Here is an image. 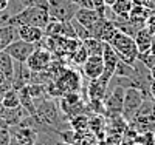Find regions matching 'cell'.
<instances>
[{
	"instance_id": "44dd1931",
	"label": "cell",
	"mask_w": 155,
	"mask_h": 145,
	"mask_svg": "<svg viewBox=\"0 0 155 145\" xmlns=\"http://www.w3.org/2000/svg\"><path fill=\"white\" fill-rule=\"evenodd\" d=\"M14 60L8 54L6 51H0V70L3 71V74L6 76L8 80L12 79V73H14Z\"/></svg>"
},
{
	"instance_id": "52a82bcc",
	"label": "cell",
	"mask_w": 155,
	"mask_h": 145,
	"mask_svg": "<svg viewBox=\"0 0 155 145\" xmlns=\"http://www.w3.org/2000/svg\"><path fill=\"white\" fill-rule=\"evenodd\" d=\"M51 62H53V54H51V51L47 49L42 45H37V48L27 59L25 65H27L31 71H45V70H48Z\"/></svg>"
},
{
	"instance_id": "3957f363",
	"label": "cell",
	"mask_w": 155,
	"mask_h": 145,
	"mask_svg": "<svg viewBox=\"0 0 155 145\" xmlns=\"http://www.w3.org/2000/svg\"><path fill=\"white\" fill-rule=\"evenodd\" d=\"M109 45L115 49V52L118 54L120 60H123L129 65L135 63V60L138 57V48H137V43H135L132 36H127V34L118 31L112 37Z\"/></svg>"
},
{
	"instance_id": "83f0119b",
	"label": "cell",
	"mask_w": 155,
	"mask_h": 145,
	"mask_svg": "<svg viewBox=\"0 0 155 145\" xmlns=\"http://www.w3.org/2000/svg\"><path fill=\"white\" fill-rule=\"evenodd\" d=\"M144 26L147 28V31H149L152 36H155V11H152L150 14L147 16V19H146V22H144Z\"/></svg>"
},
{
	"instance_id": "8992f818",
	"label": "cell",
	"mask_w": 155,
	"mask_h": 145,
	"mask_svg": "<svg viewBox=\"0 0 155 145\" xmlns=\"http://www.w3.org/2000/svg\"><path fill=\"white\" fill-rule=\"evenodd\" d=\"M124 91L126 88L112 85V88H107L106 97L102 99L104 102V113L110 117H118L123 113V102H124Z\"/></svg>"
},
{
	"instance_id": "e0dca14e",
	"label": "cell",
	"mask_w": 155,
	"mask_h": 145,
	"mask_svg": "<svg viewBox=\"0 0 155 145\" xmlns=\"http://www.w3.org/2000/svg\"><path fill=\"white\" fill-rule=\"evenodd\" d=\"M152 37H153V36L147 31L146 26H143V28H141V30L135 34L134 40H135V43H137L138 52H146V51H149L150 42H152Z\"/></svg>"
},
{
	"instance_id": "4316f807",
	"label": "cell",
	"mask_w": 155,
	"mask_h": 145,
	"mask_svg": "<svg viewBox=\"0 0 155 145\" xmlns=\"http://www.w3.org/2000/svg\"><path fill=\"white\" fill-rule=\"evenodd\" d=\"M19 2L25 6H39V8H45L48 9V0H19Z\"/></svg>"
},
{
	"instance_id": "8fae6325",
	"label": "cell",
	"mask_w": 155,
	"mask_h": 145,
	"mask_svg": "<svg viewBox=\"0 0 155 145\" xmlns=\"http://www.w3.org/2000/svg\"><path fill=\"white\" fill-rule=\"evenodd\" d=\"M45 36L48 37H68V39H76L74 28L71 22H56L51 20L45 28Z\"/></svg>"
},
{
	"instance_id": "8d00e7d4",
	"label": "cell",
	"mask_w": 155,
	"mask_h": 145,
	"mask_svg": "<svg viewBox=\"0 0 155 145\" xmlns=\"http://www.w3.org/2000/svg\"><path fill=\"white\" fill-rule=\"evenodd\" d=\"M150 79L155 82V67H152V68H150Z\"/></svg>"
},
{
	"instance_id": "6da1fadb",
	"label": "cell",
	"mask_w": 155,
	"mask_h": 145,
	"mask_svg": "<svg viewBox=\"0 0 155 145\" xmlns=\"http://www.w3.org/2000/svg\"><path fill=\"white\" fill-rule=\"evenodd\" d=\"M51 22L48 9L45 8H39V6H25L22 11L12 14L8 20L9 26L19 28L22 25H33L39 26V28H45V26Z\"/></svg>"
},
{
	"instance_id": "cb8c5ba5",
	"label": "cell",
	"mask_w": 155,
	"mask_h": 145,
	"mask_svg": "<svg viewBox=\"0 0 155 145\" xmlns=\"http://www.w3.org/2000/svg\"><path fill=\"white\" fill-rule=\"evenodd\" d=\"M113 76H118V77H134L135 76V68H134V65H129V63H126L123 60H118Z\"/></svg>"
},
{
	"instance_id": "f1b7e54d",
	"label": "cell",
	"mask_w": 155,
	"mask_h": 145,
	"mask_svg": "<svg viewBox=\"0 0 155 145\" xmlns=\"http://www.w3.org/2000/svg\"><path fill=\"white\" fill-rule=\"evenodd\" d=\"M12 136L9 130H0V145H9Z\"/></svg>"
},
{
	"instance_id": "484cf974",
	"label": "cell",
	"mask_w": 155,
	"mask_h": 145,
	"mask_svg": "<svg viewBox=\"0 0 155 145\" xmlns=\"http://www.w3.org/2000/svg\"><path fill=\"white\" fill-rule=\"evenodd\" d=\"M137 60H140V62L143 63L146 68H149V70H150L152 67H155V54H153V52H150V51H146V52H138Z\"/></svg>"
},
{
	"instance_id": "e575fe53",
	"label": "cell",
	"mask_w": 155,
	"mask_h": 145,
	"mask_svg": "<svg viewBox=\"0 0 155 145\" xmlns=\"http://www.w3.org/2000/svg\"><path fill=\"white\" fill-rule=\"evenodd\" d=\"M149 51L155 54V36L152 37V42H150V48H149Z\"/></svg>"
},
{
	"instance_id": "9a60e30c",
	"label": "cell",
	"mask_w": 155,
	"mask_h": 145,
	"mask_svg": "<svg viewBox=\"0 0 155 145\" xmlns=\"http://www.w3.org/2000/svg\"><path fill=\"white\" fill-rule=\"evenodd\" d=\"M99 19H101V16L96 12V9H88V8H79L74 14V20H78L88 31L96 25V22Z\"/></svg>"
},
{
	"instance_id": "30bf717a",
	"label": "cell",
	"mask_w": 155,
	"mask_h": 145,
	"mask_svg": "<svg viewBox=\"0 0 155 145\" xmlns=\"http://www.w3.org/2000/svg\"><path fill=\"white\" fill-rule=\"evenodd\" d=\"M9 131H11L12 139L20 145H36L37 143L39 133L34 128L25 127V125H12L9 127Z\"/></svg>"
},
{
	"instance_id": "d6986e66",
	"label": "cell",
	"mask_w": 155,
	"mask_h": 145,
	"mask_svg": "<svg viewBox=\"0 0 155 145\" xmlns=\"http://www.w3.org/2000/svg\"><path fill=\"white\" fill-rule=\"evenodd\" d=\"M16 39H17V30L14 26H9V25L0 26V51H3Z\"/></svg>"
},
{
	"instance_id": "277c9868",
	"label": "cell",
	"mask_w": 155,
	"mask_h": 145,
	"mask_svg": "<svg viewBox=\"0 0 155 145\" xmlns=\"http://www.w3.org/2000/svg\"><path fill=\"white\" fill-rule=\"evenodd\" d=\"M147 96L149 94H146L144 91H141L138 88H126L124 102H123V113H121V117L126 122H130L137 116L138 110L141 108V105H143V102Z\"/></svg>"
},
{
	"instance_id": "f546056e",
	"label": "cell",
	"mask_w": 155,
	"mask_h": 145,
	"mask_svg": "<svg viewBox=\"0 0 155 145\" xmlns=\"http://www.w3.org/2000/svg\"><path fill=\"white\" fill-rule=\"evenodd\" d=\"M9 88H12V85H11V80H6L5 84H2L0 85V103H2V100H3V96H5V93L9 90Z\"/></svg>"
},
{
	"instance_id": "d590c367",
	"label": "cell",
	"mask_w": 155,
	"mask_h": 145,
	"mask_svg": "<svg viewBox=\"0 0 155 145\" xmlns=\"http://www.w3.org/2000/svg\"><path fill=\"white\" fill-rule=\"evenodd\" d=\"M102 2L106 3V6H109V8H110V6H112L115 2H116V0H102Z\"/></svg>"
},
{
	"instance_id": "4fadbf2b",
	"label": "cell",
	"mask_w": 155,
	"mask_h": 145,
	"mask_svg": "<svg viewBox=\"0 0 155 145\" xmlns=\"http://www.w3.org/2000/svg\"><path fill=\"white\" fill-rule=\"evenodd\" d=\"M104 71V60L102 56H88V59L82 65V73L88 80L98 79Z\"/></svg>"
},
{
	"instance_id": "7402d4cb",
	"label": "cell",
	"mask_w": 155,
	"mask_h": 145,
	"mask_svg": "<svg viewBox=\"0 0 155 145\" xmlns=\"http://www.w3.org/2000/svg\"><path fill=\"white\" fill-rule=\"evenodd\" d=\"M2 103H3V107H6V108H16V107H19V105H20L19 91L14 90V88H9L5 93V96H3Z\"/></svg>"
},
{
	"instance_id": "2e32d148",
	"label": "cell",
	"mask_w": 155,
	"mask_h": 145,
	"mask_svg": "<svg viewBox=\"0 0 155 145\" xmlns=\"http://www.w3.org/2000/svg\"><path fill=\"white\" fill-rule=\"evenodd\" d=\"M107 88H109V84H106L102 79H93V80H88V85H87V96H88V100L90 99H98V100H102L106 97V93H107Z\"/></svg>"
},
{
	"instance_id": "1f68e13d",
	"label": "cell",
	"mask_w": 155,
	"mask_h": 145,
	"mask_svg": "<svg viewBox=\"0 0 155 145\" xmlns=\"http://www.w3.org/2000/svg\"><path fill=\"white\" fill-rule=\"evenodd\" d=\"M0 130H9V124L2 117H0Z\"/></svg>"
},
{
	"instance_id": "ffe728a7",
	"label": "cell",
	"mask_w": 155,
	"mask_h": 145,
	"mask_svg": "<svg viewBox=\"0 0 155 145\" xmlns=\"http://www.w3.org/2000/svg\"><path fill=\"white\" fill-rule=\"evenodd\" d=\"M19 91V100H20V107L27 111L28 114H36V105H34V99L31 97V94H30V91H28V88L27 87H23V88H20V90H17Z\"/></svg>"
},
{
	"instance_id": "d6a6232c",
	"label": "cell",
	"mask_w": 155,
	"mask_h": 145,
	"mask_svg": "<svg viewBox=\"0 0 155 145\" xmlns=\"http://www.w3.org/2000/svg\"><path fill=\"white\" fill-rule=\"evenodd\" d=\"M8 5H9V0H0V11L6 9V8H8Z\"/></svg>"
},
{
	"instance_id": "7a4b0ae2",
	"label": "cell",
	"mask_w": 155,
	"mask_h": 145,
	"mask_svg": "<svg viewBox=\"0 0 155 145\" xmlns=\"http://www.w3.org/2000/svg\"><path fill=\"white\" fill-rule=\"evenodd\" d=\"M34 105H36V116L37 121L42 125L54 130L58 125L64 124V114H61L59 105L51 99V97H41V99H34Z\"/></svg>"
},
{
	"instance_id": "f35d334b",
	"label": "cell",
	"mask_w": 155,
	"mask_h": 145,
	"mask_svg": "<svg viewBox=\"0 0 155 145\" xmlns=\"http://www.w3.org/2000/svg\"><path fill=\"white\" fill-rule=\"evenodd\" d=\"M9 145H20V143H17L14 139H11V143H9Z\"/></svg>"
},
{
	"instance_id": "ac0fdd59",
	"label": "cell",
	"mask_w": 155,
	"mask_h": 145,
	"mask_svg": "<svg viewBox=\"0 0 155 145\" xmlns=\"http://www.w3.org/2000/svg\"><path fill=\"white\" fill-rule=\"evenodd\" d=\"M81 43L87 49L88 56H102L104 45H106V42L99 40V39H96V37H88V39H85V40H82Z\"/></svg>"
},
{
	"instance_id": "ba28073f",
	"label": "cell",
	"mask_w": 155,
	"mask_h": 145,
	"mask_svg": "<svg viewBox=\"0 0 155 145\" xmlns=\"http://www.w3.org/2000/svg\"><path fill=\"white\" fill-rule=\"evenodd\" d=\"M37 45L39 43H30V42H25V40H22V39L17 37L16 40H12L3 51H6L14 62L25 63L27 59L30 57V54L37 48Z\"/></svg>"
},
{
	"instance_id": "5bb4252c",
	"label": "cell",
	"mask_w": 155,
	"mask_h": 145,
	"mask_svg": "<svg viewBox=\"0 0 155 145\" xmlns=\"http://www.w3.org/2000/svg\"><path fill=\"white\" fill-rule=\"evenodd\" d=\"M16 30H17V37L25 40V42H30V43H41L45 37L44 28H39V26L22 25Z\"/></svg>"
},
{
	"instance_id": "836d02e7",
	"label": "cell",
	"mask_w": 155,
	"mask_h": 145,
	"mask_svg": "<svg viewBox=\"0 0 155 145\" xmlns=\"http://www.w3.org/2000/svg\"><path fill=\"white\" fill-rule=\"evenodd\" d=\"M6 80H8V79H6V76L3 74V71H2V70H0V85H2V84H5Z\"/></svg>"
},
{
	"instance_id": "9c48e42d",
	"label": "cell",
	"mask_w": 155,
	"mask_h": 145,
	"mask_svg": "<svg viewBox=\"0 0 155 145\" xmlns=\"http://www.w3.org/2000/svg\"><path fill=\"white\" fill-rule=\"evenodd\" d=\"M58 88L61 90V94L70 93V91H78L81 88V76L74 70L64 68V71L54 79Z\"/></svg>"
},
{
	"instance_id": "5b68a950",
	"label": "cell",
	"mask_w": 155,
	"mask_h": 145,
	"mask_svg": "<svg viewBox=\"0 0 155 145\" xmlns=\"http://www.w3.org/2000/svg\"><path fill=\"white\" fill-rule=\"evenodd\" d=\"M78 9L79 5L73 0H48V14L51 20L71 22Z\"/></svg>"
},
{
	"instance_id": "d4e9b609",
	"label": "cell",
	"mask_w": 155,
	"mask_h": 145,
	"mask_svg": "<svg viewBox=\"0 0 155 145\" xmlns=\"http://www.w3.org/2000/svg\"><path fill=\"white\" fill-rule=\"evenodd\" d=\"M70 125L74 131H82L88 128V117L85 114H78L70 119Z\"/></svg>"
},
{
	"instance_id": "4dcf8cb0",
	"label": "cell",
	"mask_w": 155,
	"mask_h": 145,
	"mask_svg": "<svg viewBox=\"0 0 155 145\" xmlns=\"http://www.w3.org/2000/svg\"><path fill=\"white\" fill-rule=\"evenodd\" d=\"M149 94H150V97L155 100V82H153V80H152L150 85H149Z\"/></svg>"
},
{
	"instance_id": "74e56055",
	"label": "cell",
	"mask_w": 155,
	"mask_h": 145,
	"mask_svg": "<svg viewBox=\"0 0 155 145\" xmlns=\"http://www.w3.org/2000/svg\"><path fill=\"white\" fill-rule=\"evenodd\" d=\"M56 145H71V143H68V142H58Z\"/></svg>"
},
{
	"instance_id": "603a6c76",
	"label": "cell",
	"mask_w": 155,
	"mask_h": 145,
	"mask_svg": "<svg viewBox=\"0 0 155 145\" xmlns=\"http://www.w3.org/2000/svg\"><path fill=\"white\" fill-rule=\"evenodd\" d=\"M88 59V52H87V49L82 46V43L78 46L74 51H71L70 52V62L71 63H74V65H84V62Z\"/></svg>"
},
{
	"instance_id": "7c38bea8",
	"label": "cell",
	"mask_w": 155,
	"mask_h": 145,
	"mask_svg": "<svg viewBox=\"0 0 155 145\" xmlns=\"http://www.w3.org/2000/svg\"><path fill=\"white\" fill-rule=\"evenodd\" d=\"M31 82V70L27 67L25 63H14V73H12V79H11V85L14 90H20L23 87L30 85Z\"/></svg>"
}]
</instances>
